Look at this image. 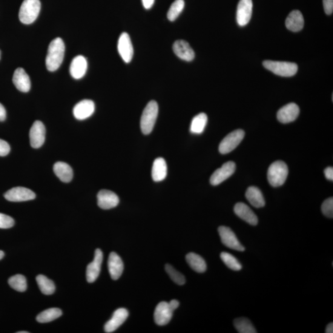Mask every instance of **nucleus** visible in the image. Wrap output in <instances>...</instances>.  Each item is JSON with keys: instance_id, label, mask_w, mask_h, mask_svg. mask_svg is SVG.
Here are the masks:
<instances>
[{"instance_id": "nucleus-41", "label": "nucleus", "mask_w": 333, "mask_h": 333, "mask_svg": "<svg viewBox=\"0 0 333 333\" xmlns=\"http://www.w3.org/2000/svg\"><path fill=\"white\" fill-rule=\"evenodd\" d=\"M324 173L327 179L331 181L333 180V168L332 166H328V168L324 169Z\"/></svg>"}, {"instance_id": "nucleus-44", "label": "nucleus", "mask_w": 333, "mask_h": 333, "mask_svg": "<svg viewBox=\"0 0 333 333\" xmlns=\"http://www.w3.org/2000/svg\"><path fill=\"white\" fill-rule=\"evenodd\" d=\"M169 304L173 311H174L175 310H176L180 305L179 301L177 300H172L170 303H169Z\"/></svg>"}, {"instance_id": "nucleus-17", "label": "nucleus", "mask_w": 333, "mask_h": 333, "mask_svg": "<svg viewBox=\"0 0 333 333\" xmlns=\"http://www.w3.org/2000/svg\"><path fill=\"white\" fill-rule=\"evenodd\" d=\"M128 317V312L127 309L120 308L114 312L113 317L105 325L106 332H113L119 328L125 322Z\"/></svg>"}, {"instance_id": "nucleus-2", "label": "nucleus", "mask_w": 333, "mask_h": 333, "mask_svg": "<svg viewBox=\"0 0 333 333\" xmlns=\"http://www.w3.org/2000/svg\"><path fill=\"white\" fill-rule=\"evenodd\" d=\"M159 112L156 102L151 101L146 105L140 120L141 130L143 134L149 135L153 131Z\"/></svg>"}, {"instance_id": "nucleus-31", "label": "nucleus", "mask_w": 333, "mask_h": 333, "mask_svg": "<svg viewBox=\"0 0 333 333\" xmlns=\"http://www.w3.org/2000/svg\"><path fill=\"white\" fill-rule=\"evenodd\" d=\"M37 283L38 284L40 291L45 295H51L55 291V285L53 281H51L44 275H40L36 278Z\"/></svg>"}, {"instance_id": "nucleus-15", "label": "nucleus", "mask_w": 333, "mask_h": 333, "mask_svg": "<svg viewBox=\"0 0 333 333\" xmlns=\"http://www.w3.org/2000/svg\"><path fill=\"white\" fill-rule=\"evenodd\" d=\"M103 259V252L101 249H97L94 252V260L88 264L87 269V280L88 283H93L99 277L101 272Z\"/></svg>"}, {"instance_id": "nucleus-18", "label": "nucleus", "mask_w": 333, "mask_h": 333, "mask_svg": "<svg viewBox=\"0 0 333 333\" xmlns=\"http://www.w3.org/2000/svg\"><path fill=\"white\" fill-rule=\"evenodd\" d=\"M95 105L91 100L85 99L75 106L74 116L77 119L82 120L90 117L94 113Z\"/></svg>"}, {"instance_id": "nucleus-8", "label": "nucleus", "mask_w": 333, "mask_h": 333, "mask_svg": "<svg viewBox=\"0 0 333 333\" xmlns=\"http://www.w3.org/2000/svg\"><path fill=\"white\" fill-rule=\"evenodd\" d=\"M236 170V164L232 161L224 163L221 168L214 172L210 179L211 184L217 186L230 177Z\"/></svg>"}, {"instance_id": "nucleus-16", "label": "nucleus", "mask_w": 333, "mask_h": 333, "mask_svg": "<svg viewBox=\"0 0 333 333\" xmlns=\"http://www.w3.org/2000/svg\"><path fill=\"white\" fill-rule=\"evenodd\" d=\"M298 106L294 103H289L281 108L277 113V119L283 123H288L294 121L299 115Z\"/></svg>"}, {"instance_id": "nucleus-4", "label": "nucleus", "mask_w": 333, "mask_h": 333, "mask_svg": "<svg viewBox=\"0 0 333 333\" xmlns=\"http://www.w3.org/2000/svg\"><path fill=\"white\" fill-rule=\"evenodd\" d=\"M41 3L40 0H24L20 8L19 18L24 24H30L39 16Z\"/></svg>"}, {"instance_id": "nucleus-35", "label": "nucleus", "mask_w": 333, "mask_h": 333, "mask_svg": "<svg viewBox=\"0 0 333 333\" xmlns=\"http://www.w3.org/2000/svg\"><path fill=\"white\" fill-rule=\"evenodd\" d=\"M185 7L184 0H176L169 8L168 18L170 21H174L182 12Z\"/></svg>"}, {"instance_id": "nucleus-29", "label": "nucleus", "mask_w": 333, "mask_h": 333, "mask_svg": "<svg viewBox=\"0 0 333 333\" xmlns=\"http://www.w3.org/2000/svg\"><path fill=\"white\" fill-rule=\"evenodd\" d=\"M208 123V116L205 113H200L192 120L190 131L192 134H201L205 130Z\"/></svg>"}, {"instance_id": "nucleus-47", "label": "nucleus", "mask_w": 333, "mask_h": 333, "mask_svg": "<svg viewBox=\"0 0 333 333\" xmlns=\"http://www.w3.org/2000/svg\"><path fill=\"white\" fill-rule=\"evenodd\" d=\"M18 333H28V331H19Z\"/></svg>"}, {"instance_id": "nucleus-9", "label": "nucleus", "mask_w": 333, "mask_h": 333, "mask_svg": "<svg viewBox=\"0 0 333 333\" xmlns=\"http://www.w3.org/2000/svg\"><path fill=\"white\" fill-rule=\"evenodd\" d=\"M36 195L30 189L24 187H15L5 194V199L11 202H23L35 199Z\"/></svg>"}, {"instance_id": "nucleus-20", "label": "nucleus", "mask_w": 333, "mask_h": 333, "mask_svg": "<svg viewBox=\"0 0 333 333\" xmlns=\"http://www.w3.org/2000/svg\"><path fill=\"white\" fill-rule=\"evenodd\" d=\"M235 213L240 219L245 220L250 225L255 226L257 225L258 219L252 209L243 203H238L235 206Z\"/></svg>"}, {"instance_id": "nucleus-19", "label": "nucleus", "mask_w": 333, "mask_h": 333, "mask_svg": "<svg viewBox=\"0 0 333 333\" xmlns=\"http://www.w3.org/2000/svg\"><path fill=\"white\" fill-rule=\"evenodd\" d=\"M173 50L175 54L180 59L185 61H191L194 58L195 53L193 49L187 42L185 40H177L173 45Z\"/></svg>"}, {"instance_id": "nucleus-33", "label": "nucleus", "mask_w": 333, "mask_h": 333, "mask_svg": "<svg viewBox=\"0 0 333 333\" xmlns=\"http://www.w3.org/2000/svg\"><path fill=\"white\" fill-rule=\"evenodd\" d=\"M8 283L11 288L19 292H24L27 288L26 278L22 275L11 277L8 280Z\"/></svg>"}, {"instance_id": "nucleus-43", "label": "nucleus", "mask_w": 333, "mask_h": 333, "mask_svg": "<svg viewBox=\"0 0 333 333\" xmlns=\"http://www.w3.org/2000/svg\"><path fill=\"white\" fill-rule=\"evenodd\" d=\"M143 7L146 10L150 9L154 4V0H142Z\"/></svg>"}, {"instance_id": "nucleus-3", "label": "nucleus", "mask_w": 333, "mask_h": 333, "mask_svg": "<svg viewBox=\"0 0 333 333\" xmlns=\"http://www.w3.org/2000/svg\"><path fill=\"white\" fill-rule=\"evenodd\" d=\"M288 175V168L285 162L281 160L274 162L269 166L268 170V178L270 184L274 187L282 186Z\"/></svg>"}, {"instance_id": "nucleus-40", "label": "nucleus", "mask_w": 333, "mask_h": 333, "mask_svg": "<svg viewBox=\"0 0 333 333\" xmlns=\"http://www.w3.org/2000/svg\"><path fill=\"white\" fill-rule=\"evenodd\" d=\"M323 7L326 14H331L333 11V0H323Z\"/></svg>"}, {"instance_id": "nucleus-37", "label": "nucleus", "mask_w": 333, "mask_h": 333, "mask_svg": "<svg viewBox=\"0 0 333 333\" xmlns=\"http://www.w3.org/2000/svg\"><path fill=\"white\" fill-rule=\"evenodd\" d=\"M321 211L326 217L332 219L333 217V198L332 197L324 201L321 206Z\"/></svg>"}, {"instance_id": "nucleus-34", "label": "nucleus", "mask_w": 333, "mask_h": 333, "mask_svg": "<svg viewBox=\"0 0 333 333\" xmlns=\"http://www.w3.org/2000/svg\"><path fill=\"white\" fill-rule=\"evenodd\" d=\"M221 259L229 269L234 271H240L242 269V265L236 257L228 252H223L220 254Z\"/></svg>"}, {"instance_id": "nucleus-11", "label": "nucleus", "mask_w": 333, "mask_h": 333, "mask_svg": "<svg viewBox=\"0 0 333 333\" xmlns=\"http://www.w3.org/2000/svg\"><path fill=\"white\" fill-rule=\"evenodd\" d=\"M46 129L44 123L39 120L34 123L30 128L29 137L30 145L34 148H39L45 141Z\"/></svg>"}, {"instance_id": "nucleus-32", "label": "nucleus", "mask_w": 333, "mask_h": 333, "mask_svg": "<svg viewBox=\"0 0 333 333\" xmlns=\"http://www.w3.org/2000/svg\"><path fill=\"white\" fill-rule=\"evenodd\" d=\"M235 328L238 332L240 333H256V329L254 328L251 321L246 318H239L234 321Z\"/></svg>"}, {"instance_id": "nucleus-26", "label": "nucleus", "mask_w": 333, "mask_h": 333, "mask_svg": "<svg viewBox=\"0 0 333 333\" xmlns=\"http://www.w3.org/2000/svg\"><path fill=\"white\" fill-rule=\"evenodd\" d=\"M246 197L249 203L254 208H263L265 205V199H264L262 192L255 186H250L247 189Z\"/></svg>"}, {"instance_id": "nucleus-14", "label": "nucleus", "mask_w": 333, "mask_h": 333, "mask_svg": "<svg viewBox=\"0 0 333 333\" xmlns=\"http://www.w3.org/2000/svg\"><path fill=\"white\" fill-rule=\"evenodd\" d=\"M97 205L100 208L108 210L113 209L119 205V198L114 192L103 189L97 196Z\"/></svg>"}, {"instance_id": "nucleus-22", "label": "nucleus", "mask_w": 333, "mask_h": 333, "mask_svg": "<svg viewBox=\"0 0 333 333\" xmlns=\"http://www.w3.org/2000/svg\"><path fill=\"white\" fill-rule=\"evenodd\" d=\"M108 269L112 279L118 280L123 271V263L121 258L116 252H111L108 259Z\"/></svg>"}, {"instance_id": "nucleus-24", "label": "nucleus", "mask_w": 333, "mask_h": 333, "mask_svg": "<svg viewBox=\"0 0 333 333\" xmlns=\"http://www.w3.org/2000/svg\"><path fill=\"white\" fill-rule=\"evenodd\" d=\"M285 24L288 30L294 32L302 30L304 25L303 14L298 10L292 11L286 18Z\"/></svg>"}, {"instance_id": "nucleus-13", "label": "nucleus", "mask_w": 333, "mask_h": 333, "mask_svg": "<svg viewBox=\"0 0 333 333\" xmlns=\"http://www.w3.org/2000/svg\"><path fill=\"white\" fill-rule=\"evenodd\" d=\"M173 312L169 303H160L155 309L154 314L155 323L159 326L168 324L172 319Z\"/></svg>"}, {"instance_id": "nucleus-6", "label": "nucleus", "mask_w": 333, "mask_h": 333, "mask_svg": "<svg viewBox=\"0 0 333 333\" xmlns=\"http://www.w3.org/2000/svg\"><path fill=\"white\" fill-rule=\"evenodd\" d=\"M245 136V132L243 130H237L231 132L221 142L219 148L220 153L226 154L234 151L242 142Z\"/></svg>"}, {"instance_id": "nucleus-38", "label": "nucleus", "mask_w": 333, "mask_h": 333, "mask_svg": "<svg viewBox=\"0 0 333 333\" xmlns=\"http://www.w3.org/2000/svg\"><path fill=\"white\" fill-rule=\"evenodd\" d=\"M14 220L7 215L0 213V228L7 229L13 227Z\"/></svg>"}, {"instance_id": "nucleus-25", "label": "nucleus", "mask_w": 333, "mask_h": 333, "mask_svg": "<svg viewBox=\"0 0 333 333\" xmlns=\"http://www.w3.org/2000/svg\"><path fill=\"white\" fill-rule=\"evenodd\" d=\"M168 174V166L165 160L162 157L155 159L152 168V177L154 182H161Z\"/></svg>"}, {"instance_id": "nucleus-46", "label": "nucleus", "mask_w": 333, "mask_h": 333, "mask_svg": "<svg viewBox=\"0 0 333 333\" xmlns=\"http://www.w3.org/2000/svg\"><path fill=\"white\" fill-rule=\"evenodd\" d=\"M5 256L4 252L2 251H0V260H2L3 258Z\"/></svg>"}, {"instance_id": "nucleus-1", "label": "nucleus", "mask_w": 333, "mask_h": 333, "mask_svg": "<svg viewBox=\"0 0 333 333\" xmlns=\"http://www.w3.org/2000/svg\"><path fill=\"white\" fill-rule=\"evenodd\" d=\"M64 52L65 45L61 38H56L51 42L46 57V65L49 71L58 70L64 59Z\"/></svg>"}, {"instance_id": "nucleus-30", "label": "nucleus", "mask_w": 333, "mask_h": 333, "mask_svg": "<svg viewBox=\"0 0 333 333\" xmlns=\"http://www.w3.org/2000/svg\"><path fill=\"white\" fill-rule=\"evenodd\" d=\"M62 314V312L61 309L58 308H51L45 310V311L37 315V320L39 323H48L61 317Z\"/></svg>"}, {"instance_id": "nucleus-12", "label": "nucleus", "mask_w": 333, "mask_h": 333, "mask_svg": "<svg viewBox=\"0 0 333 333\" xmlns=\"http://www.w3.org/2000/svg\"><path fill=\"white\" fill-rule=\"evenodd\" d=\"M252 0H240L238 5L237 20L240 26H245L251 20L252 13Z\"/></svg>"}, {"instance_id": "nucleus-42", "label": "nucleus", "mask_w": 333, "mask_h": 333, "mask_svg": "<svg viewBox=\"0 0 333 333\" xmlns=\"http://www.w3.org/2000/svg\"><path fill=\"white\" fill-rule=\"evenodd\" d=\"M7 118V111L4 106L0 103V121H4Z\"/></svg>"}, {"instance_id": "nucleus-21", "label": "nucleus", "mask_w": 333, "mask_h": 333, "mask_svg": "<svg viewBox=\"0 0 333 333\" xmlns=\"http://www.w3.org/2000/svg\"><path fill=\"white\" fill-rule=\"evenodd\" d=\"M13 82L16 88L20 91L27 93L30 90V80L24 69L21 68L17 69L13 75Z\"/></svg>"}, {"instance_id": "nucleus-7", "label": "nucleus", "mask_w": 333, "mask_h": 333, "mask_svg": "<svg viewBox=\"0 0 333 333\" xmlns=\"http://www.w3.org/2000/svg\"><path fill=\"white\" fill-rule=\"evenodd\" d=\"M221 241L227 248L236 251L243 252L245 248L238 240L236 235L227 226H221L218 229Z\"/></svg>"}, {"instance_id": "nucleus-39", "label": "nucleus", "mask_w": 333, "mask_h": 333, "mask_svg": "<svg viewBox=\"0 0 333 333\" xmlns=\"http://www.w3.org/2000/svg\"><path fill=\"white\" fill-rule=\"evenodd\" d=\"M10 146L5 141L0 139V156H7L10 152Z\"/></svg>"}, {"instance_id": "nucleus-45", "label": "nucleus", "mask_w": 333, "mask_h": 333, "mask_svg": "<svg viewBox=\"0 0 333 333\" xmlns=\"http://www.w3.org/2000/svg\"><path fill=\"white\" fill-rule=\"evenodd\" d=\"M325 332L326 333H332L333 332V323H330L328 324V326H326Z\"/></svg>"}, {"instance_id": "nucleus-48", "label": "nucleus", "mask_w": 333, "mask_h": 333, "mask_svg": "<svg viewBox=\"0 0 333 333\" xmlns=\"http://www.w3.org/2000/svg\"><path fill=\"white\" fill-rule=\"evenodd\" d=\"M1 56H2V53H1V51H0V59H1Z\"/></svg>"}, {"instance_id": "nucleus-36", "label": "nucleus", "mask_w": 333, "mask_h": 333, "mask_svg": "<svg viewBox=\"0 0 333 333\" xmlns=\"http://www.w3.org/2000/svg\"><path fill=\"white\" fill-rule=\"evenodd\" d=\"M165 271L168 273L169 276L173 280L174 282L179 285H183L186 282L184 275L178 272L173 267L169 264H166L165 267Z\"/></svg>"}, {"instance_id": "nucleus-5", "label": "nucleus", "mask_w": 333, "mask_h": 333, "mask_svg": "<svg viewBox=\"0 0 333 333\" xmlns=\"http://www.w3.org/2000/svg\"><path fill=\"white\" fill-rule=\"evenodd\" d=\"M263 65L267 70L281 77H292L297 73L298 66L293 62L268 61H263Z\"/></svg>"}, {"instance_id": "nucleus-27", "label": "nucleus", "mask_w": 333, "mask_h": 333, "mask_svg": "<svg viewBox=\"0 0 333 333\" xmlns=\"http://www.w3.org/2000/svg\"><path fill=\"white\" fill-rule=\"evenodd\" d=\"M53 170L56 176L63 182L69 183L73 179V169L68 163L57 162L54 165Z\"/></svg>"}, {"instance_id": "nucleus-23", "label": "nucleus", "mask_w": 333, "mask_h": 333, "mask_svg": "<svg viewBox=\"0 0 333 333\" xmlns=\"http://www.w3.org/2000/svg\"><path fill=\"white\" fill-rule=\"evenodd\" d=\"M87 59L83 56L75 57L71 62L70 73L75 79H80L85 76L87 71Z\"/></svg>"}, {"instance_id": "nucleus-10", "label": "nucleus", "mask_w": 333, "mask_h": 333, "mask_svg": "<svg viewBox=\"0 0 333 333\" xmlns=\"http://www.w3.org/2000/svg\"><path fill=\"white\" fill-rule=\"evenodd\" d=\"M120 57L126 63L130 62L134 56V48L130 36L126 32L120 35L117 44Z\"/></svg>"}, {"instance_id": "nucleus-28", "label": "nucleus", "mask_w": 333, "mask_h": 333, "mask_svg": "<svg viewBox=\"0 0 333 333\" xmlns=\"http://www.w3.org/2000/svg\"><path fill=\"white\" fill-rule=\"evenodd\" d=\"M186 260L188 265L195 272L198 273L206 272L207 269L206 261L199 255L191 252L186 255Z\"/></svg>"}]
</instances>
